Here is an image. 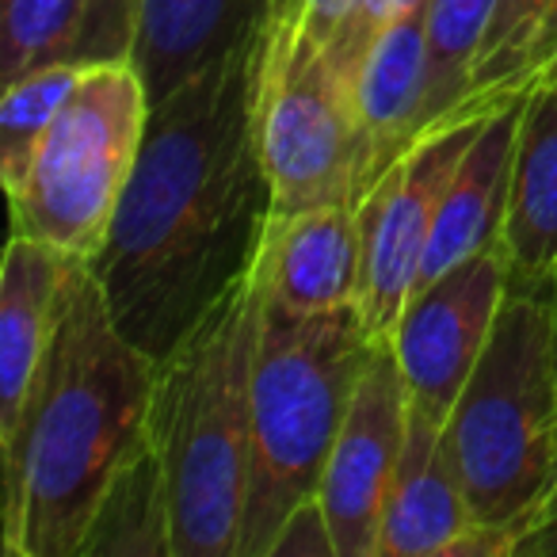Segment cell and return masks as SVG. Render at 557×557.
<instances>
[{"label": "cell", "instance_id": "6da1fadb", "mask_svg": "<svg viewBox=\"0 0 557 557\" xmlns=\"http://www.w3.org/2000/svg\"><path fill=\"white\" fill-rule=\"evenodd\" d=\"M263 39L149 103L138 161L88 260L115 325L153 359L252 271L275 210L256 123Z\"/></svg>", "mask_w": 557, "mask_h": 557}, {"label": "cell", "instance_id": "7a4b0ae2", "mask_svg": "<svg viewBox=\"0 0 557 557\" xmlns=\"http://www.w3.org/2000/svg\"><path fill=\"white\" fill-rule=\"evenodd\" d=\"M153 374L157 359L115 325L92 263L70 256L24 428L0 455L4 554L81 557L115 473L149 440Z\"/></svg>", "mask_w": 557, "mask_h": 557}, {"label": "cell", "instance_id": "3957f363", "mask_svg": "<svg viewBox=\"0 0 557 557\" xmlns=\"http://www.w3.org/2000/svg\"><path fill=\"white\" fill-rule=\"evenodd\" d=\"M260 290L248 271L153 374L149 435L169 488L172 557H237L252 450Z\"/></svg>", "mask_w": 557, "mask_h": 557}, {"label": "cell", "instance_id": "277c9868", "mask_svg": "<svg viewBox=\"0 0 557 557\" xmlns=\"http://www.w3.org/2000/svg\"><path fill=\"white\" fill-rule=\"evenodd\" d=\"M374 341L356 306L290 318L260 302L252 367V450L237 557H268L295 504L318 496Z\"/></svg>", "mask_w": 557, "mask_h": 557}, {"label": "cell", "instance_id": "5b68a950", "mask_svg": "<svg viewBox=\"0 0 557 557\" xmlns=\"http://www.w3.org/2000/svg\"><path fill=\"white\" fill-rule=\"evenodd\" d=\"M443 440L473 523L523 539L542 511L557 458V374L549 359V306L539 287L508 283L485 351L443 424Z\"/></svg>", "mask_w": 557, "mask_h": 557}, {"label": "cell", "instance_id": "8992f818", "mask_svg": "<svg viewBox=\"0 0 557 557\" xmlns=\"http://www.w3.org/2000/svg\"><path fill=\"white\" fill-rule=\"evenodd\" d=\"M149 123V92L131 62L85 65L16 187L12 233L92 260L111 230Z\"/></svg>", "mask_w": 557, "mask_h": 557}, {"label": "cell", "instance_id": "52a82bcc", "mask_svg": "<svg viewBox=\"0 0 557 557\" xmlns=\"http://www.w3.org/2000/svg\"><path fill=\"white\" fill-rule=\"evenodd\" d=\"M256 123L275 202L271 214L359 207L374 187V149L356 88L302 24L268 27Z\"/></svg>", "mask_w": 557, "mask_h": 557}, {"label": "cell", "instance_id": "ba28073f", "mask_svg": "<svg viewBox=\"0 0 557 557\" xmlns=\"http://www.w3.org/2000/svg\"><path fill=\"white\" fill-rule=\"evenodd\" d=\"M488 115L496 111H478L424 134L356 207L363 233L359 318L371 341H386L401 321L405 302L417 290L443 195Z\"/></svg>", "mask_w": 557, "mask_h": 557}, {"label": "cell", "instance_id": "9c48e42d", "mask_svg": "<svg viewBox=\"0 0 557 557\" xmlns=\"http://www.w3.org/2000/svg\"><path fill=\"white\" fill-rule=\"evenodd\" d=\"M504 295H508L504 248L470 256L412 290L401 321L389 333L409 389V409L447 424L458 394L485 351Z\"/></svg>", "mask_w": 557, "mask_h": 557}, {"label": "cell", "instance_id": "30bf717a", "mask_svg": "<svg viewBox=\"0 0 557 557\" xmlns=\"http://www.w3.org/2000/svg\"><path fill=\"white\" fill-rule=\"evenodd\" d=\"M409 435V389L394 344L374 341L348 417L333 443L318 500L333 523L341 557H379L382 511Z\"/></svg>", "mask_w": 557, "mask_h": 557}, {"label": "cell", "instance_id": "8fae6325", "mask_svg": "<svg viewBox=\"0 0 557 557\" xmlns=\"http://www.w3.org/2000/svg\"><path fill=\"white\" fill-rule=\"evenodd\" d=\"M363 233L356 207H310L271 214L252 263L256 290L268 310L290 318H321L359 310Z\"/></svg>", "mask_w": 557, "mask_h": 557}, {"label": "cell", "instance_id": "7c38bea8", "mask_svg": "<svg viewBox=\"0 0 557 557\" xmlns=\"http://www.w3.org/2000/svg\"><path fill=\"white\" fill-rule=\"evenodd\" d=\"M70 256L12 233L0 271V455L16 443L35 379L54 336L58 295Z\"/></svg>", "mask_w": 557, "mask_h": 557}, {"label": "cell", "instance_id": "4fadbf2b", "mask_svg": "<svg viewBox=\"0 0 557 557\" xmlns=\"http://www.w3.org/2000/svg\"><path fill=\"white\" fill-rule=\"evenodd\" d=\"M275 0H141L131 65L149 103L210 70L252 39H263Z\"/></svg>", "mask_w": 557, "mask_h": 557}, {"label": "cell", "instance_id": "5bb4252c", "mask_svg": "<svg viewBox=\"0 0 557 557\" xmlns=\"http://www.w3.org/2000/svg\"><path fill=\"white\" fill-rule=\"evenodd\" d=\"M470 527L473 511L450 466L443 424L409 409V435L382 511L379 557H450Z\"/></svg>", "mask_w": 557, "mask_h": 557}, {"label": "cell", "instance_id": "9a60e30c", "mask_svg": "<svg viewBox=\"0 0 557 557\" xmlns=\"http://www.w3.org/2000/svg\"><path fill=\"white\" fill-rule=\"evenodd\" d=\"M504 260L511 287H546L557 275V81L542 77L519 111Z\"/></svg>", "mask_w": 557, "mask_h": 557}, {"label": "cell", "instance_id": "2e32d148", "mask_svg": "<svg viewBox=\"0 0 557 557\" xmlns=\"http://www.w3.org/2000/svg\"><path fill=\"white\" fill-rule=\"evenodd\" d=\"M519 111L523 100L488 115L473 146L466 149L455 180H450L443 207L435 214V230L428 240L424 263H420L417 287L440 278L443 271L458 268L462 260L488 248H500L504 214H508L511 164H516Z\"/></svg>", "mask_w": 557, "mask_h": 557}, {"label": "cell", "instance_id": "e0dca14e", "mask_svg": "<svg viewBox=\"0 0 557 557\" xmlns=\"http://www.w3.org/2000/svg\"><path fill=\"white\" fill-rule=\"evenodd\" d=\"M428 0H409L379 35L356 73V103L374 149V184L409 153L424 131Z\"/></svg>", "mask_w": 557, "mask_h": 557}, {"label": "cell", "instance_id": "ac0fdd59", "mask_svg": "<svg viewBox=\"0 0 557 557\" xmlns=\"http://www.w3.org/2000/svg\"><path fill=\"white\" fill-rule=\"evenodd\" d=\"M557 65V0H496L470 77V108L527 100Z\"/></svg>", "mask_w": 557, "mask_h": 557}, {"label": "cell", "instance_id": "d6986e66", "mask_svg": "<svg viewBox=\"0 0 557 557\" xmlns=\"http://www.w3.org/2000/svg\"><path fill=\"white\" fill-rule=\"evenodd\" d=\"M81 557H172L169 488L153 435L115 473Z\"/></svg>", "mask_w": 557, "mask_h": 557}, {"label": "cell", "instance_id": "ffe728a7", "mask_svg": "<svg viewBox=\"0 0 557 557\" xmlns=\"http://www.w3.org/2000/svg\"><path fill=\"white\" fill-rule=\"evenodd\" d=\"M493 4L496 0H428V85L420 138L455 119L488 111L470 108V77Z\"/></svg>", "mask_w": 557, "mask_h": 557}, {"label": "cell", "instance_id": "44dd1931", "mask_svg": "<svg viewBox=\"0 0 557 557\" xmlns=\"http://www.w3.org/2000/svg\"><path fill=\"white\" fill-rule=\"evenodd\" d=\"M88 0H0V81L27 77L50 62H73Z\"/></svg>", "mask_w": 557, "mask_h": 557}, {"label": "cell", "instance_id": "7402d4cb", "mask_svg": "<svg viewBox=\"0 0 557 557\" xmlns=\"http://www.w3.org/2000/svg\"><path fill=\"white\" fill-rule=\"evenodd\" d=\"M81 73H85V62H50L4 85V96H0V180H4V191L16 187V180L24 176L35 146L50 131L58 111L65 108Z\"/></svg>", "mask_w": 557, "mask_h": 557}, {"label": "cell", "instance_id": "603a6c76", "mask_svg": "<svg viewBox=\"0 0 557 557\" xmlns=\"http://www.w3.org/2000/svg\"><path fill=\"white\" fill-rule=\"evenodd\" d=\"M141 0H88L85 32L73 62H131Z\"/></svg>", "mask_w": 557, "mask_h": 557}, {"label": "cell", "instance_id": "cb8c5ba5", "mask_svg": "<svg viewBox=\"0 0 557 557\" xmlns=\"http://www.w3.org/2000/svg\"><path fill=\"white\" fill-rule=\"evenodd\" d=\"M268 557H341L333 523H329L325 504L318 496H306L302 504L290 508V516L271 539Z\"/></svg>", "mask_w": 557, "mask_h": 557}, {"label": "cell", "instance_id": "d4e9b609", "mask_svg": "<svg viewBox=\"0 0 557 557\" xmlns=\"http://www.w3.org/2000/svg\"><path fill=\"white\" fill-rule=\"evenodd\" d=\"M511 557H557V511L531 523V531L516 542Z\"/></svg>", "mask_w": 557, "mask_h": 557}, {"label": "cell", "instance_id": "484cf974", "mask_svg": "<svg viewBox=\"0 0 557 557\" xmlns=\"http://www.w3.org/2000/svg\"><path fill=\"white\" fill-rule=\"evenodd\" d=\"M306 4H310V0H275V4H271V24L268 27H275V24H302Z\"/></svg>", "mask_w": 557, "mask_h": 557}, {"label": "cell", "instance_id": "4316f807", "mask_svg": "<svg viewBox=\"0 0 557 557\" xmlns=\"http://www.w3.org/2000/svg\"><path fill=\"white\" fill-rule=\"evenodd\" d=\"M539 290L546 295V306H549V359H554V374H557V275Z\"/></svg>", "mask_w": 557, "mask_h": 557}, {"label": "cell", "instance_id": "83f0119b", "mask_svg": "<svg viewBox=\"0 0 557 557\" xmlns=\"http://www.w3.org/2000/svg\"><path fill=\"white\" fill-rule=\"evenodd\" d=\"M554 511H557V458H554V478H549V493H546V500H542L539 519L542 516H554Z\"/></svg>", "mask_w": 557, "mask_h": 557}, {"label": "cell", "instance_id": "f1b7e54d", "mask_svg": "<svg viewBox=\"0 0 557 557\" xmlns=\"http://www.w3.org/2000/svg\"><path fill=\"white\" fill-rule=\"evenodd\" d=\"M549 77H554V81H557V65H554V70H549Z\"/></svg>", "mask_w": 557, "mask_h": 557}]
</instances>
